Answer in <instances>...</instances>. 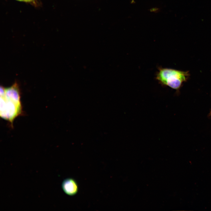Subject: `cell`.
<instances>
[{
	"label": "cell",
	"mask_w": 211,
	"mask_h": 211,
	"mask_svg": "<svg viewBox=\"0 0 211 211\" xmlns=\"http://www.w3.org/2000/svg\"><path fill=\"white\" fill-rule=\"evenodd\" d=\"M19 89L16 83L7 88L0 87V117L12 127L15 119L23 114Z\"/></svg>",
	"instance_id": "1"
},
{
	"label": "cell",
	"mask_w": 211,
	"mask_h": 211,
	"mask_svg": "<svg viewBox=\"0 0 211 211\" xmlns=\"http://www.w3.org/2000/svg\"><path fill=\"white\" fill-rule=\"evenodd\" d=\"M155 79L163 87L169 86L178 92L183 82L189 78L188 71H183L172 69L158 67Z\"/></svg>",
	"instance_id": "2"
},
{
	"label": "cell",
	"mask_w": 211,
	"mask_h": 211,
	"mask_svg": "<svg viewBox=\"0 0 211 211\" xmlns=\"http://www.w3.org/2000/svg\"><path fill=\"white\" fill-rule=\"evenodd\" d=\"M64 192L67 195H73L77 192L78 187L76 182L72 178H67L64 180L62 184Z\"/></svg>",
	"instance_id": "3"
},
{
	"label": "cell",
	"mask_w": 211,
	"mask_h": 211,
	"mask_svg": "<svg viewBox=\"0 0 211 211\" xmlns=\"http://www.w3.org/2000/svg\"><path fill=\"white\" fill-rule=\"evenodd\" d=\"M18 0L20 1H25L27 2L26 0Z\"/></svg>",
	"instance_id": "4"
},
{
	"label": "cell",
	"mask_w": 211,
	"mask_h": 211,
	"mask_svg": "<svg viewBox=\"0 0 211 211\" xmlns=\"http://www.w3.org/2000/svg\"><path fill=\"white\" fill-rule=\"evenodd\" d=\"M33 0H26L27 2H29L32 1Z\"/></svg>",
	"instance_id": "5"
},
{
	"label": "cell",
	"mask_w": 211,
	"mask_h": 211,
	"mask_svg": "<svg viewBox=\"0 0 211 211\" xmlns=\"http://www.w3.org/2000/svg\"><path fill=\"white\" fill-rule=\"evenodd\" d=\"M209 115H210V116H211V111H210V113H209Z\"/></svg>",
	"instance_id": "6"
}]
</instances>
